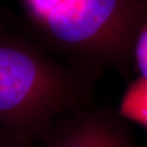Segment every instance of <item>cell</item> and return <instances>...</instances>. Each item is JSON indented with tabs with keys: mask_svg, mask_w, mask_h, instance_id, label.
I'll use <instances>...</instances> for the list:
<instances>
[{
	"mask_svg": "<svg viewBox=\"0 0 147 147\" xmlns=\"http://www.w3.org/2000/svg\"><path fill=\"white\" fill-rule=\"evenodd\" d=\"M36 39L90 81L134 61L146 0H22Z\"/></svg>",
	"mask_w": 147,
	"mask_h": 147,
	"instance_id": "cell-1",
	"label": "cell"
},
{
	"mask_svg": "<svg viewBox=\"0 0 147 147\" xmlns=\"http://www.w3.org/2000/svg\"><path fill=\"white\" fill-rule=\"evenodd\" d=\"M93 82L34 38L0 30V127L34 145L65 115L93 104Z\"/></svg>",
	"mask_w": 147,
	"mask_h": 147,
	"instance_id": "cell-2",
	"label": "cell"
},
{
	"mask_svg": "<svg viewBox=\"0 0 147 147\" xmlns=\"http://www.w3.org/2000/svg\"><path fill=\"white\" fill-rule=\"evenodd\" d=\"M117 110L94 104L65 115L50 128L42 147H139Z\"/></svg>",
	"mask_w": 147,
	"mask_h": 147,
	"instance_id": "cell-3",
	"label": "cell"
},
{
	"mask_svg": "<svg viewBox=\"0 0 147 147\" xmlns=\"http://www.w3.org/2000/svg\"><path fill=\"white\" fill-rule=\"evenodd\" d=\"M117 112L128 122L147 129V78L139 76L124 91Z\"/></svg>",
	"mask_w": 147,
	"mask_h": 147,
	"instance_id": "cell-4",
	"label": "cell"
},
{
	"mask_svg": "<svg viewBox=\"0 0 147 147\" xmlns=\"http://www.w3.org/2000/svg\"><path fill=\"white\" fill-rule=\"evenodd\" d=\"M133 57L140 74V76L147 78V20L142 26L136 37Z\"/></svg>",
	"mask_w": 147,
	"mask_h": 147,
	"instance_id": "cell-5",
	"label": "cell"
},
{
	"mask_svg": "<svg viewBox=\"0 0 147 147\" xmlns=\"http://www.w3.org/2000/svg\"><path fill=\"white\" fill-rule=\"evenodd\" d=\"M0 147H33L0 127Z\"/></svg>",
	"mask_w": 147,
	"mask_h": 147,
	"instance_id": "cell-6",
	"label": "cell"
}]
</instances>
